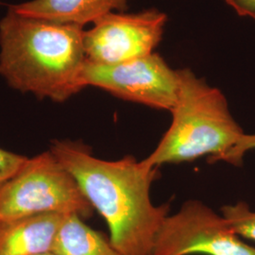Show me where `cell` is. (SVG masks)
<instances>
[{
    "label": "cell",
    "instance_id": "cell-1",
    "mask_svg": "<svg viewBox=\"0 0 255 255\" xmlns=\"http://www.w3.org/2000/svg\"><path fill=\"white\" fill-rule=\"evenodd\" d=\"M49 149L105 220L110 241L121 255H149L170 211L169 204L156 206L150 199L158 168L130 155L116 161L100 159L89 146L71 140H55Z\"/></svg>",
    "mask_w": 255,
    "mask_h": 255
},
{
    "label": "cell",
    "instance_id": "cell-2",
    "mask_svg": "<svg viewBox=\"0 0 255 255\" xmlns=\"http://www.w3.org/2000/svg\"><path fill=\"white\" fill-rule=\"evenodd\" d=\"M83 27L27 17L8 9L0 20V77L40 100L68 101L85 88Z\"/></svg>",
    "mask_w": 255,
    "mask_h": 255
},
{
    "label": "cell",
    "instance_id": "cell-3",
    "mask_svg": "<svg viewBox=\"0 0 255 255\" xmlns=\"http://www.w3.org/2000/svg\"><path fill=\"white\" fill-rule=\"evenodd\" d=\"M178 99L172 121L154 150L142 163L149 168L164 164L192 162L208 156L210 163L221 159L245 134L233 118L228 101L190 69H179Z\"/></svg>",
    "mask_w": 255,
    "mask_h": 255
},
{
    "label": "cell",
    "instance_id": "cell-4",
    "mask_svg": "<svg viewBox=\"0 0 255 255\" xmlns=\"http://www.w3.org/2000/svg\"><path fill=\"white\" fill-rule=\"evenodd\" d=\"M93 213L72 174L50 149L27 158L0 191V220L40 215H77L85 219Z\"/></svg>",
    "mask_w": 255,
    "mask_h": 255
},
{
    "label": "cell",
    "instance_id": "cell-5",
    "mask_svg": "<svg viewBox=\"0 0 255 255\" xmlns=\"http://www.w3.org/2000/svg\"><path fill=\"white\" fill-rule=\"evenodd\" d=\"M149 255H255V248L238 237L222 215L190 200L165 218Z\"/></svg>",
    "mask_w": 255,
    "mask_h": 255
},
{
    "label": "cell",
    "instance_id": "cell-6",
    "mask_svg": "<svg viewBox=\"0 0 255 255\" xmlns=\"http://www.w3.org/2000/svg\"><path fill=\"white\" fill-rule=\"evenodd\" d=\"M82 81L124 101L159 110L173 109L179 93V74L157 53L115 64L86 60Z\"/></svg>",
    "mask_w": 255,
    "mask_h": 255
},
{
    "label": "cell",
    "instance_id": "cell-7",
    "mask_svg": "<svg viewBox=\"0 0 255 255\" xmlns=\"http://www.w3.org/2000/svg\"><path fill=\"white\" fill-rule=\"evenodd\" d=\"M167 16L158 9L111 12L84 30L86 59L93 63L115 64L153 53L161 42Z\"/></svg>",
    "mask_w": 255,
    "mask_h": 255
},
{
    "label": "cell",
    "instance_id": "cell-8",
    "mask_svg": "<svg viewBox=\"0 0 255 255\" xmlns=\"http://www.w3.org/2000/svg\"><path fill=\"white\" fill-rule=\"evenodd\" d=\"M64 215H40L0 220V255L53 253Z\"/></svg>",
    "mask_w": 255,
    "mask_h": 255
},
{
    "label": "cell",
    "instance_id": "cell-9",
    "mask_svg": "<svg viewBox=\"0 0 255 255\" xmlns=\"http://www.w3.org/2000/svg\"><path fill=\"white\" fill-rule=\"evenodd\" d=\"M129 0H28L9 6L14 12L33 18L84 27L102 16L127 9Z\"/></svg>",
    "mask_w": 255,
    "mask_h": 255
},
{
    "label": "cell",
    "instance_id": "cell-10",
    "mask_svg": "<svg viewBox=\"0 0 255 255\" xmlns=\"http://www.w3.org/2000/svg\"><path fill=\"white\" fill-rule=\"evenodd\" d=\"M53 253L56 255H121L109 237L87 225L77 215L65 216Z\"/></svg>",
    "mask_w": 255,
    "mask_h": 255
},
{
    "label": "cell",
    "instance_id": "cell-11",
    "mask_svg": "<svg viewBox=\"0 0 255 255\" xmlns=\"http://www.w3.org/2000/svg\"><path fill=\"white\" fill-rule=\"evenodd\" d=\"M221 212L238 237L255 242V212L246 202L240 201L234 205H225L221 208Z\"/></svg>",
    "mask_w": 255,
    "mask_h": 255
},
{
    "label": "cell",
    "instance_id": "cell-12",
    "mask_svg": "<svg viewBox=\"0 0 255 255\" xmlns=\"http://www.w3.org/2000/svg\"><path fill=\"white\" fill-rule=\"evenodd\" d=\"M27 157L0 147V191L18 172Z\"/></svg>",
    "mask_w": 255,
    "mask_h": 255
},
{
    "label": "cell",
    "instance_id": "cell-13",
    "mask_svg": "<svg viewBox=\"0 0 255 255\" xmlns=\"http://www.w3.org/2000/svg\"><path fill=\"white\" fill-rule=\"evenodd\" d=\"M255 149V134H244L239 139L237 145L234 146L220 162H226L228 164L240 166L242 165L244 155L249 150Z\"/></svg>",
    "mask_w": 255,
    "mask_h": 255
},
{
    "label": "cell",
    "instance_id": "cell-14",
    "mask_svg": "<svg viewBox=\"0 0 255 255\" xmlns=\"http://www.w3.org/2000/svg\"><path fill=\"white\" fill-rule=\"evenodd\" d=\"M241 16L255 19V0H225Z\"/></svg>",
    "mask_w": 255,
    "mask_h": 255
},
{
    "label": "cell",
    "instance_id": "cell-15",
    "mask_svg": "<svg viewBox=\"0 0 255 255\" xmlns=\"http://www.w3.org/2000/svg\"><path fill=\"white\" fill-rule=\"evenodd\" d=\"M55 255L54 253H50V254H46V255Z\"/></svg>",
    "mask_w": 255,
    "mask_h": 255
}]
</instances>
